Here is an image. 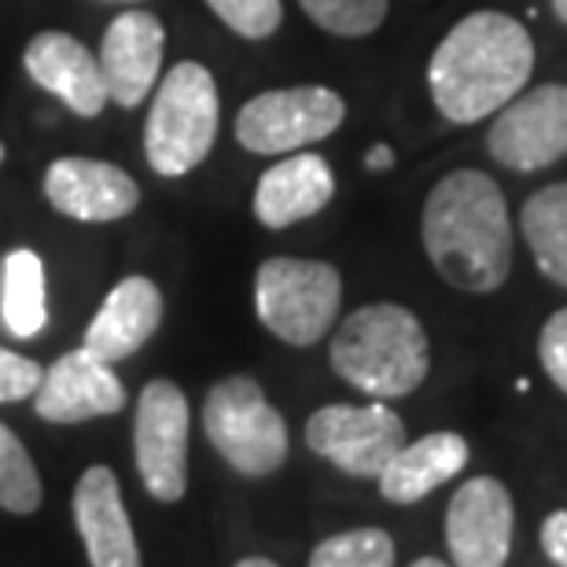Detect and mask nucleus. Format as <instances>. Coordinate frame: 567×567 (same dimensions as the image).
<instances>
[{
	"label": "nucleus",
	"instance_id": "obj_17",
	"mask_svg": "<svg viewBox=\"0 0 567 567\" xmlns=\"http://www.w3.org/2000/svg\"><path fill=\"white\" fill-rule=\"evenodd\" d=\"M336 196V174L324 155L291 152L255 185V218L266 229H288L321 214Z\"/></svg>",
	"mask_w": 567,
	"mask_h": 567
},
{
	"label": "nucleus",
	"instance_id": "obj_4",
	"mask_svg": "<svg viewBox=\"0 0 567 567\" xmlns=\"http://www.w3.org/2000/svg\"><path fill=\"white\" fill-rule=\"evenodd\" d=\"M221 100L218 82L203 63H174L155 89L152 115L144 126V155L158 177H185L218 141Z\"/></svg>",
	"mask_w": 567,
	"mask_h": 567
},
{
	"label": "nucleus",
	"instance_id": "obj_11",
	"mask_svg": "<svg viewBox=\"0 0 567 567\" xmlns=\"http://www.w3.org/2000/svg\"><path fill=\"white\" fill-rule=\"evenodd\" d=\"M446 546L457 567H502L513 553V494L494 475H475L446 508Z\"/></svg>",
	"mask_w": 567,
	"mask_h": 567
},
{
	"label": "nucleus",
	"instance_id": "obj_9",
	"mask_svg": "<svg viewBox=\"0 0 567 567\" xmlns=\"http://www.w3.org/2000/svg\"><path fill=\"white\" fill-rule=\"evenodd\" d=\"M306 446L354 480H380L391 457L405 446L402 416L383 402L321 405L306 421Z\"/></svg>",
	"mask_w": 567,
	"mask_h": 567
},
{
	"label": "nucleus",
	"instance_id": "obj_26",
	"mask_svg": "<svg viewBox=\"0 0 567 567\" xmlns=\"http://www.w3.org/2000/svg\"><path fill=\"white\" fill-rule=\"evenodd\" d=\"M44 369L33 358H22L16 350L0 347V402H22L33 399Z\"/></svg>",
	"mask_w": 567,
	"mask_h": 567
},
{
	"label": "nucleus",
	"instance_id": "obj_31",
	"mask_svg": "<svg viewBox=\"0 0 567 567\" xmlns=\"http://www.w3.org/2000/svg\"><path fill=\"white\" fill-rule=\"evenodd\" d=\"M410 567H450V564H442L439 557H421V560H413Z\"/></svg>",
	"mask_w": 567,
	"mask_h": 567
},
{
	"label": "nucleus",
	"instance_id": "obj_2",
	"mask_svg": "<svg viewBox=\"0 0 567 567\" xmlns=\"http://www.w3.org/2000/svg\"><path fill=\"white\" fill-rule=\"evenodd\" d=\"M530 71L535 41L524 22L502 11H472L431 52L427 89L446 122L472 126L524 93Z\"/></svg>",
	"mask_w": 567,
	"mask_h": 567
},
{
	"label": "nucleus",
	"instance_id": "obj_25",
	"mask_svg": "<svg viewBox=\"0 0 567 567\" xmlns=\"http://www.w3.org/2000/svg\"><path fill=\"white\" fill-rule=\"evenodd\" d=\"M207 8L218 16L233 33H240L247 41H266L274 38L284 22L280 0H207Z\"/></svg>",
	"mask_w": 567,
	"mask_h": 567
},
{
	"label": "nucleus",
	"instance_id": "obj_23",
	"mask_svg": "<svg viewBox=\"0 0 567 567\" xmlns=\"http://www.w3.org/2000/svg\"><path fill=\"white\" fill-rule=\"evenodd\" d=\"M310 567H394V542L380 527H358L313 546Z\"/></svg>",
	"mask_w": 567,
	"mask_h": 567
},
{
	"label": "nucleus",
	"instance_id": "obj_18",
	"mask_svg": "<svg viewBox=\"0 0 567 567\" xmlns=\"http://www.w3.org/2000/svg\"><path fill=\"white\" fill-rule=\"evenodd\" d=\"M163 321V291L147 277H126L107 291L93 324L85 328V350L107 365L133 358Z\"/></svg>",
	"mask_w": 567,
	"mask_h": 567
},
{
	"label": "nucleus",
	"instance_id": "obj_29",
	"mask_svg": "<svg viewBox=\"0 0 567 567\" xmlns=\"http://www.w3.org/2000/svg\"><path fill=\"white\" fill-rule=\"evenodd\" d=\"M365 166L372 169V174H383V169L394 166V152H391L388 144H372L369 155H365Z\"/></svg>",
	"mask_w": 567,
	"mask_h": 567
},
{
	"label": "nucleus",
	"instance_id": "obj_19",
	"mask_svg": "<svg viewBox=\"0 0 567 567\" xmlns=\"http://www.w3.org/2000/svg\"><path fill=\"white\" fill-rule=\"evenodd\" d=\"M468 442L457 431H431V435L405 442L388 468L380 472V494L391 505H413L450 483L468 464Z\"/></svg>",
	"mask_w": 567,
	"mask_h": 567
},
{
	"label": "nucleus",
	"instance_id": "obj_20",
	"mask_svg": "<svg viewBox=\"0 0 567 567\" xmlns=\"http://www.w3.org/2000/svg\"><path fill=\"white\" fill-rule=\"evenodd\" d=\"M519 233H524L542 274L567 288V181L538 188L524 203Z\"/></svg>",
	"mask_w": 567,
	"mask_h": 567
},
{
	"label": "nucleus",
	"instance_id": "obj_34",
	"mask_svg": "<svg viewBox=\"0 0 567 567\" xmlns=\"http://www.w3.org/2000/svg\"><path fill=\"white\" fill-rule=\"evenodd\" d=\"M115 4H133V0H115Z\"/></svg>",
	"mask_w": 567,
	"mask_h": 567
},
{
	"label": "nucleus",
	"instance_id": "obj_12",
	"mask_svg": "<svg viewBox=\"0 0 567 567\" xmlns=\"http://www.w3.org/2000/svg\"><path fill=\"white\" fill-rule=\"evenodd\" d=\"M44 199L74 221L104 225L137 210L141 188L126 169L104 158L66 155L44 169Z\"/></svg>",
	"mask_w": 567,
	"mask_h": 567
},
{
	"label": "nucleus",
	"instance_id": "obj_10",
	"mask_svg": "<svg viewBox=\"0 0 567 567\" xmlns=\"http://www.w3.org/2000/svg\"><path fill=\"white\" fill-rule=\"evenodd\" d=\"M486 152L513 174L560 163L567 155V85H535L508 100L486 133Z\"/></svg>",
	"mask_w": 567,
	"mask_h": 567
},
{
	"label": "nucleus",
	"instance_id": "obj_16",
	"mask_svg": "<svg viewBox=\"0 0 567 567\" xmlns=\"http://www.w3.org/2000/svg\"><path fill=\"white\" fill-rule=\"evenodd\" d=\"M22 66L44 93L60 96L78 118H96L107 107L100 60L63 30H41L22 52Z\"/></svg>",
	"mask_w": 567,
	"mask_h": 567
},
{
	"label": "nucleus",
	"instance_id": "obj_13",
	"mask_svg": "<svg viewBox=\"0 0 567 567\" xmlns=\"http://www.w3.org/2000/svg\"><path fill=\"white\" fill-rule=\"evenodd\" d=\"M126 405V388L107 361L93 358L89 350H71L55 358L33 391V410L49 424H82L96 416H111Z\"/></svg>",
	"mask_w": 567,
	"mask_h": 567
},
{
	"label": "nucleus",
	"instance_id": "obj_1",
	"mask_svg": "<svg viewBox=\"0 0 567 567\" xmlns=\"http://www.w3.org/2000/svg\"><path fill=\"white\" fill-rule=\"evenodd\" d=\"M421 240L435 274L457 291L491 295L513 274L505 192L480 169H453L427 192Z\"/></svg>",
	"mask_w": 567,
	"mask_h": 567
},
{
	"label": "nucleus",
	"instance_id": "obj_21",
	"mask_svg": "<svg viewBox=\"0 0 567 567\" xmlns=\"http://www.w3.org/2000/svg\"><path fill=\"white\" fill-rule=\"evenodd\" d=\"M0 313L11 336L30 339L49 321V299H44V266L41 258L19 247L4 258L0 274Z\"/></svg>",
	"mask_w": 567,
	"mask_h": 567
},
{
	"label": "nucleus",
	"instance_id": "obj_28",
	"mask_svg": "<svg viewBox=\"0 0 567 567\" xmlns=\"http://www.w3.org/2000/svg\"><path fill=\"white\" fill-rule=\"evenodd\" d=\"M542 553L557 567H567V508L546 516V524H542Z\"/></svg>",
	"mask_w": 567,
	"mask_h": 567
},
{
	"label": "nucleus",
	"instance_id": "obj_33",
	"mask_svg": "<svg viewBox=\"0 0 567 567\" xmlns=\"http://www.w3.org/2000/svg\"><path fill=\"white\" fill-rule=\"evenodd\" d=\"M0 163H4V141H0Z\"/></svg>",
	"mask_w": 567,
	"mask_h": 567
},
{
	"label": "nucleus",
	"instance_id": "obj_7",
	"mask_svg": "<svg viewBox=\"0 0 567 567\" xmlns=\"http://www.w3.org/2000/svg\"><path fill=\"white\" fill-rule=\"evenodd\" d=\"M347 100L328 85L269 89L236 115V141L251 155H291L343 126Z\"/></svg>",
	"mask_w": 567,
	"mask_h": 567
},
{
	"label": "nucleus",
	"instance_id": "obj_14",
	"mask_svg": "<svg viewBox=\"0 0 567 567\" xmlns=\"http://www.w3.org/2000/svg\"><path fill=\"white\" fill-rule=\"evenodd\" d=\"M166 52V27L152 11H122L100 44V74H104L107 100L118 107H137L158 85Z\"/></svg>",
	"mask_w": 567,
	"mask_h": 567
},
{
	"label": "nucleus",
	"instance_id": "obj_8",
	"mask_svg": "<svg viewBox=\"0 0 567 567\" xmlns=\"http://www.w3.org/2000/svg\"><path fill=\"white\" fill-rule=\"evenodd\" d=\"M188 399L174 380H152L133 416V461L144 491L174 505L188 491Z\"/></svg>",
	"mask_w": 567,
	"mask_h": 567
},
{
	"label": "nucleus",
	"instance_id": "obj_30",
	"mask_svg": "<svg viewBox=\"0 0 567 567\" xmlns=\"http://www.w3.org/2000/svg\"><path fill=\"white\" fill-rule=\"evenodd\" d=\"M233 567H280V564H274V560H269V557H247V560L233 564Z\"/></svg>",
	"mask_w": 567,
	"mask_h": 567
},
{
	"label": "nucleus",
	"instance_id": "obj_3",
	"mask_svg": "<svg viewBox=\"0 0 567 567\" xmlns=\"http://www.w3.org/2000/svg\"><path fill=\"white\" fill-rule=\"evenodd\" d=\"M332 369L377 402L405 399L427 380L431 347L421 317L399 302L361 306L336 328L328 347Z\"/></svg>",
	"mask_w": 567,
	"mask_h": 567
},
{
	"label": "nucleus",
	"instance_id": "obj_15",
	"mask_svg": "<svg viewBox=\"0 0 567 567\" xmlns=\"http://www.w3.org/2000/svg\"><path fill=\"white\" fill-rule=\"evenodd\" d=\"M74 524L93 567H141V546L133 535L118 475L93 464L74 486Z\"/></svg>",
	"mask_w": 567,
	"mask_h": 567
},
{
	"label": "nucleus",
	"instance_id": "obj_27",
	"mask_svg": "<svg viewBox=\"0 0 567 567\" xmlns=\"http://www.w3.org/2000/svg\"><path fill=\"white\" fill-rule=\"evenodd\" d=\"M538 358L546 377L553 380V388H560L567 394V306L557 310L546 321L538 336Z\"/></svg>",
	"mask_w": 567,
	"mask_h": 567
},
{
	"label": "nucleus",
	"instance_id": "obj_5",
	"mask_svg": "<svg viewBox=\"0 0 567 567\" xmlns=\"http://www.w3.org/2000/svg\"><path fill=\"white\" fill-rule=\"evenodd\" d=\"M343 277L317 258H266L255 274V310L266 332L288 347H313L336 324Z\"/></svg>",
	"mask_w": 567,
	"mask_h": 567
},
{
	"label": "nucleus",
	"instance_id": "obj_22",
	"mask_svg": "<svg viewBox=\"0 0 567 567\" xmlns=\"http://www.w3.org/2000/svg\"><path fill=\"white\" fill-rule=\"evenodd\" d=\"M41 475L19 435L0 421V508L16 516H30L41 508Z\"/></svg>",
	"mask_w": 567,
	"mask_h": 567
},
{
	"label": "nucleus",
	"instance_id": "obj_24",
	"mask_svg": "<svg viewBox=\"0 0 567 567\" xmlns=\"http://www.w3.org/2000/svg\"><path fill=\"white\" fill-rule=\"evenodd\" d=\"M324 33L336 38H369L383 27L391 0H299Z\"/></svg>",
	"mask_w": 567,
	"mask_h": 567
},
{
	"label": "nucleus",
	"instance_id": "obj_6",
	"mask_svg": "<svg viewBox=\"0 0 567 567\" xmlns=\"http://www.w3.org/2000/svg\"><path fill=\"white\" fill-rule=\"evenodd\" d=\"M203 427L221 461L247 480L274 475L288 461V424L251 377H225L203 402Z\"/></svg>",
	"mask_w": 567,
	"mask_h": 567
},
{
	"label": "nucleus",
	"instance_id": "obj_32",
	"mask_svg": "<svg viewBox=\"0 0 567 567\" xmlns=\"http://www.w3.org/2000/svg\"><path fill=\"white\" fill-rule=\"evenodd\" d=\"M553 11H557V19L567 27V0H553Z\"/></svg>",
	"mask_w": 567,
	"mask_h": 567
}]
</instances>
